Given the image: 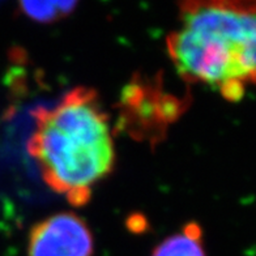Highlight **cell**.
<instances>
[{"label":"cell","mask_w":256,"mask_h":256,"mask_svg":"<svg viewBox=\"0 0 256 256\" xmlns=\"http://www.w3.org/2000/svg\"><path fill=\"white\" fill-rule=\"evenodd\" d=\"M28 152L44 183L74 206L90 200L97 183L112 172L115 146L108 115L96 90L72 89L52 108H37Z\"/></svg>","instance_id":"1"},{"label":"cell","mask_w":256,"mask_h":256,"mask_svg":"<svg viewBox=\"0 0 256 256\" xmlns=\"http://www.w3.org/2000/svg\"><path fill=\"white\" fill-rule=\"evenodd\" d=\"M180 78L236 101L256 84V6L236 2L180 4V24L168 37Z\"/></svg>","instance_id":"2"},{"label":"cell","mask_w":256,"mask_h":256,"mask_svg":"<svg viewBox=\"0 0 256 256\" xmlns=\"http://www.w3.org/2000/svg\"><path fill=\"white\" fill-rule=\"evenodd\" d=\"M94 238L84 220L72 212H60L32 228L29 256H93Z\"/></svg>","instance_id":"3"},{"label":"cell","mask_w":256,"mask_h":256,"mask_svg":"<svg viewBox=\"0 0 256 256\" xmlns=\"http://www.w3.org/2000/svg\"><path fill=\"white\" fill-rule=\"evenodd\" d=\"M150 256H206L200 226L187 224L180 232L162 240Z\"/></svg>","instance_id":"4"},{"label":"cell","mask_w":256,"mask_h":256,"mask_svg":"<svg viewBox=\"0 0 256 256\" xmlns=\"http://www.w3.org/2000/svg\"><path fill=\"white\" fill-rule=\"evenodd\" d=\"M21 10L30 20L38 22H51L71 14L76 7L74 2H24Z\"/></svg>","instance_id":"5"}]
</instances>
